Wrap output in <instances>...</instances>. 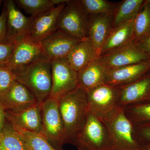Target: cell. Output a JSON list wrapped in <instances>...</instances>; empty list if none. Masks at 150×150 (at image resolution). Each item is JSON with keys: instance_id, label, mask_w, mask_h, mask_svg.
Returning <instances> with one entry per match:
<instances>
[{"instance_id": "cell-36", "label": "cell", "mask_w": 150, "mask_h": 150, "mask_svg": "<svg viewBox=\"0 0 150 150\" xmlns=\"http://www.w3.org/2000/svg\"><path fill=\"white\" fill-rule=\"evenodd\" d=\"M0 150H3L2 149H1V148H0Z\"/></svg>"}, {"instance_id": "cell-34", "label": "cell", "mask_w": 150, "mask_h": 150, "mask_svg": "<svg viewBox=\"0 0 150 150\" xmlns=\"http://www.w3.org/2000/svg\"><path fill=\"white\" fill-rule=\"evenodd\" d=\"M5 110L0 103V133L6 123Z\"/></svg>"}, {"instance_id": "cell-3", "label": "cell", "mask_w": 150, "mask_h": 150, "mask_svg": "<svg viewBox=\"0 0 150 150\" xmlns=\"http://www.w3.org/2000/svg\"><path fill=\"white\" fill-rule=\"evenodd\" d=\"M101 119L110 134L114 150H143L134 137V125L126 117L124 106L119 105Z\"/></svg>"}, {"instance_id": "cell-12", "label": "cell", "mask_w": 150, "mask_h": 150, "mask_svg": "<svg viewBox=\"0 0 150 150\" xmlns=\"http://www.w3.org/2000/svg\"><path fill=\"white\" fill-rule=\"evenodd\" d=\"M13 44L10 57L5 65L12 71L29 64L42 56L39 43L34 42L28 36Z\"/></svg>"}, {"instance_id": "cell-22", "label": "cell", "mask_w": 150, "mask_h": 150, "mask_svg": "<svg viewBox=\"0 0 150 150\" xmlns=\"http://www.w3.org/2000/svg\"><path fill=\"white\" fill-rule=\"evenodd\" d=\"M144 0H123L118 3L113 14L112 28L134 19L144 2Z\"/></svg>"}, {"instance_id": "cell-8", "label": "cell", "mask_w": 150, "mask_h": 150, "mask_svg": "<svg viewBox=\"0 0 150 150\" xmlns=\"http://www.w3.org/2000/svg\"><path fill=\"white\" fill-rule=\"evenodd\" d=\"M51 62L52 88L49 96L59 99L78 87V73L71 67L66 58Z\"/></svg>"}, {"instance_id": "cell-30", "label": "cell", "mask_w": 150, "mask_h": 150, "mask_svg": "<svg viewBox=\"0 0 150 150\" xmlns=\"http://www.w3.org/2000/svg\"><path fill=\"white\" fill-rule=\"evenodd\" d=\"M134 125V135L136 139L144 147L150 145V121Z\"/></svg>"}, {"instance_id": "cell-1", "label": "cell", "mask_w": 150, "mask_h": 150, "mask_svg": "<svg viewBox=\"0 0 150 150\" xmlns=\"http://www.w3.org/2000/svg\"><path fill=\"white\" fill-rule=\"evenodd\" d=\"M59 107L67 143L74 145L89 112L86 93L78 86L59 98Z\"/></svg>"}, {"instance_id": "cell-2", "label": "cell", "mask_w": 150, "mask_h": 150, "mask_svg": "<svg viewBox=\"0 0 150 150\" xmlns=\"http://www.w3.org/2000/svg\"><path fill=\"white\" fill-rule=\"evenodd\" d=\"M17 81L28 88L38 103H43L51 93V61L40 56L32 63L12 71Z\"/></svg>"}, {"instance_id": "cell-11", "label": "cell", "mask_w": 150, "mask_h": 150, "mask_svg": "<svg viewBox=\"0 0 150 150\" xmlns=\"http://www.w3.org/2000/svg\"><path fill=\"white\" fill-rule=\"evenodd\" d=\"M6 9V41L14 43L28 36L32 17L25 16L16 7L14 1L8 0L4 2Z\"/></svg>"}, {"instance_id": "cell-35", "label": "cell", "mask_w": 150, "mask_h": 150, "mask_svg": "<svg viewBox=\"0 0 150 150\" xmlns=\"http://www.w3.org/2000/svg\"><path fill=\"white\" fill-rule=\"evenodd\" d=\"M143 150H150V145L144 146Z\"/></svg>"}, {"instance_id": "cell-9", "label": "cell", "mask_w": 150, "mask_h": 150, "mask_svg": "<svg viewBox=\"0 0 150 150\" xmlns=\"http://www.w3.org/2000/svg\"><path fill=\"white\" fill-rule=\"evenodd\" d=\"M82 39L57 30L39 43L42 56L51 62L66 58L75 45Z\"/></svg>"}, {"instance_id": "cell-18", "label": "cell", "mask_w": 150, "mask_h": 150, "mask_svg": "<svg viewBox=\"0 0 150 150\" xmlns=\"http://www.w3.org/2000/svg\"><path fill=\"white\" fill-rule=\"evenodd\" d=\"M119 87L120 106L150 101V72L134 82Z\"/></svg>"}, {"instance_id": "cell-32", "label": "cell", "mask_w": 150, "mask_h": 150, "mask_svg": "<svg viewBox=\"0 0 150 150\" xmlns=\"http://www.w3.org/2000/svg\"><path fill=\"white\" fill-rule=\"evenodd\" d=\"M0 14V42L6 41V9L4 5Z\"/></svg>"}, {"instance_id": "cell-13", "label": "cell", "mask_w": 150, "mask_h": 150, "mask_svg": "<svg viewBox=\"0 0 150 150\" xmlns=\"http://www.w3.org/2000/svg\"><path fill=\"white\" fill-rule=\"evenodd\" d=\"M65 4L56 6L43 13L31 16L32 22L28 36L31 40L39 43L58 30V17Z\"/></svg>"}, {"instance_id": "cell-15", "label": "cell", "mask_w": 150, "mask_h": 150, "mask_svg": "<svg viewBox=\"0 0 150 150\" xmlns=\"http://www.w3.org/2000/svg\"><path fill=\"white\" fill-rule=\"evenodd\" d=\"M0 103L6 111L13 112L24 110L38 103L28 88L17 80L0 97Z\"/></svg>"}, {"instance_id": "cell-26", "label": "cell", "mask_w": 150, "mask_h": 150, "mask_svg": "<svg viewBox=\"0 0 150 150\" xmlns=\"http://www.w3.org/2000/svg\"><path fill=\"white\" fill-rule=\"evenodd\" d=\"M21 135L28 150H57L42 134L20 129H15Z\"/></svg>"}, {"instance_id": "cell-14", "label": "cell", "mask_w": 150, "mask_h": 150, "mask_svg": "<svg viewBox=\"0 0 150 150\" xmlns=\"http://www.w3.org/2000/svg\"><path fill=\"white\" fill-rule=\"evenodd\" d=\"M5 113L6 120L14 129L42 134V103H37L17 112L5 110Z\"/></svg>"}, {"instance_id": "cell-4", "label": "cell", "mask_w": 150, "mask_h": 150, "mask_svg": "<svg viewBox=\"0 0 150 150\" xmlns=\"http://www.w3.org/2000/svg\"><path fill=\"white\" fill-rule=\"evenodd\" d=\"M74 145L78 150H114L111 137L104 122L90 111L85 124Z\"/></svg>"}, {"instance_id": "cell-29", "label": "cell", "mask_w": 150, "mask_h": 150, "mask_svg": "<svg viewBox=\"0 0 150 150\" xmlns=\"http://www.w3.org/2000/svg\"><path fill=\"white\" fill-rule=\"evenodd\" d=\"M16 80L13 72L5 66H0V97L6 92Z\"/></svg>"}, {"instance_id": "cell-21", "label": "cell", "mask_w": 150, "mask_h": 150, "mask_svg": "<svg viewBox=\"0 0 150 150\" xmlns=\"http://www.w3.org/2000/svg\"><path fill=\"white\" fill-rule=\"evenodd\" d=\"M108 71L99 56L86 68L78 73V86L86 92L104 83Z\"/></svg>"}, {"instance_id": "cell-5", "label": "cell", "mask_w": 150, "mask_h": 150, "mask_svg": "<svg viewBox=\"0 0 150 150\" xmlns=\"http://www.w3.org/2000/svg\"><path fill=\"white\" fill-rule=\"evenodd\" d=\"M59 100L49 96L42 103V134L56 150H62L67 142Z\"/></svg>"}, {"instance_id": "cell-20", "label": "cell", "mask_w": 150, "mask_h": 150, "mask_svg": "<svg viewBox=\"0 0 150 150\" xmlns=\"http://www.w3.org/2000/svg\"><path fill=\"white\" fill-rule=\"evenodd\" d=\"M98 57L92 44L85 37L75 45L66 59L73 69L79 73Z\"/></svg>"}, {"instance_id": "cell-7", "label": "cell", "mask_w": 150, "mask_h": 150, "mask_svg": "<svg viewBox=\"0 0 150 150\" xmlns=\"http://www.w3.org/2000/svg\"><path fill=\"white\" fill-rule=\"evenodd\" d=\"M86 93L89 110L101 119L119 106V86L104 83Z\"/></svg>"}, {"instance_id": "cell-31", "label": "cell", "mask_w": 150, "mask_h": 150, "mask_svg": "<svg viewBox=\"0 0 150 150\" xmlns=\"http://www.w3.org/2000/svg\"><path fill=\"white\" fill-rule=\"evenodd\" d=\"M13 46V43L0 42V66L6 64L12 52Z\"/></svg>"}, {"instance_id": "cell-23", "label": "cell", "mask_w": 150, "mask_h": 150, "mask_svg": "<svg viewBox=\"0 0 150 150\" xmlns=\"http://www.w3.org/2000/svg\"><path fill=\"white\" fill-rule=\"evenodd\" d=\"M0 148L3 150H28L21 135L8 122L0 133Z\"/></svg>"}, {"instance_id": "cell-16", "label": "cell", "mask_w": 150, "mask_h": 150, "mask_svg": "<svg viewBox=\"0 0 150 150\" xmlns=\"http://www.w3.org/2000/svg\"><path fill=\"white\" fill-rule=\"evenodd\" d=\"M150 72V60L109 70L105 83L122 86L144 76Z\"/></svg>"}, {"instance_id": "cell-33", "label": "cell", "mask_w": 150, "mask_h": 150, "mask_svg": "<svg viewBox=\"0 0 150 150\" xmlns=\"http://www.w3.org/2000/svg\"><path fill=\"white\" fill-rule=\"evenodd\" d=\"M136 44L141 51L150 56V32L144 39Z\"/></svg>"}, {"instance_id": "cell-10", "label": "cell", "mask_w": 150, "mask_h": 150, "mask_svg": "<svg viewBox=\"0 0 150 150\" xmlns=\"http://www.w3.org/2000/svg\"><path fill=\"white\" fill-rule=\"evenodd\" d=\"M99 58L108 70L150 60V55L141 51L134 42Z\"/></svg>"}, {"instance_id": "cell-6", "label": "cell", "mask_w": 150, "mask_h": 150, "mask_svg": "<svg viewBox=\"0 0 150 150\" xmlns=\"http://www.w3.org/2000/svg\"><path fill=\"white\" fill-rule=\"evenodd\" d=\"M88 18L81 0H68L59 14L58 30L77 38H84L87 34Z\"/></svg>"}, {"instance_id": "cell-17", "label": "cell", "mask_w": 150, "mask_h": 150, "mask_svg": "<svg viewBox=\"0 0 150 150\" xmlns=\"http://www.w3.org/2000/svg\"><path fill=\"white\" fill-rule=\"evenodd\" d=\"M113 15H89L86 37L100 56L103 44L112 28Z\"/></svg>"}, {"instance_id": "cell-28", "label": "cell", "mask_w": 150, "mask_h": 150, "mask_svg": "<svg viewBox=\"0 0 150 150\" xmlns=\"http://www.w3.org/2000/svg\"><path fill=\"white\" fill-rule=\"evenodd\" d=\"M86 12L88 15H113L118 3L107 0H81Z\"/></svg>"}, {"instance_id": "cell-24", "label": "cell", "mask_w": 150, "mask_h": 150, "mask_svg": "<svg viewBox=\"0 0 150 150\" xmlns=\"http://www.w3.org/2000/svg\"><path fill=\"white\" fill-rule=\"evenodd\" d=\"M134 40L137 43L150 32V0H146L134 19Z\"/></svg>"}, {"instance_id": "cell-19", "label": "cell", "mask_w": 150, "mask_h": 150, "mask_svg": "<svg viewBox=\"0 0 150 150\" xmlns=\"http://www.w3.org/2000/svg\"><path fill=\"white\" fill-rule=\"evenodd\" d=\"M134 19L112 28L103 46L100 56L110 53L134 42Z\"/></svg>"}, {"instance_id": "cell-27", "label": "cell", "mask_w": 150, "mask_h": 150, "mask_svg": "<svg viewBox=\"0 0 150 150\" xmlns=\"http://www.w3.org/2000/svg\"><path fill=\"white\" fill-rule=\"evenodd\" d=\"M18 7L31 16H35L55 7L53 0H17Z\"/></svg>"}, {"instance_id": "cell-25", "label": "cell", "mask_w": 150, "mask_h": 150, "mask_svg": "<svg viewBox=\"0 0 150 150\" xmlns=\"http://www.w3.org/2000/svg\"><path fill=\"white\" fill-rule=\"evenodd\" d=\"M124 107L126 117L133 125L150 121V101L129 105Z\"/></svg>"}]
</instances>
